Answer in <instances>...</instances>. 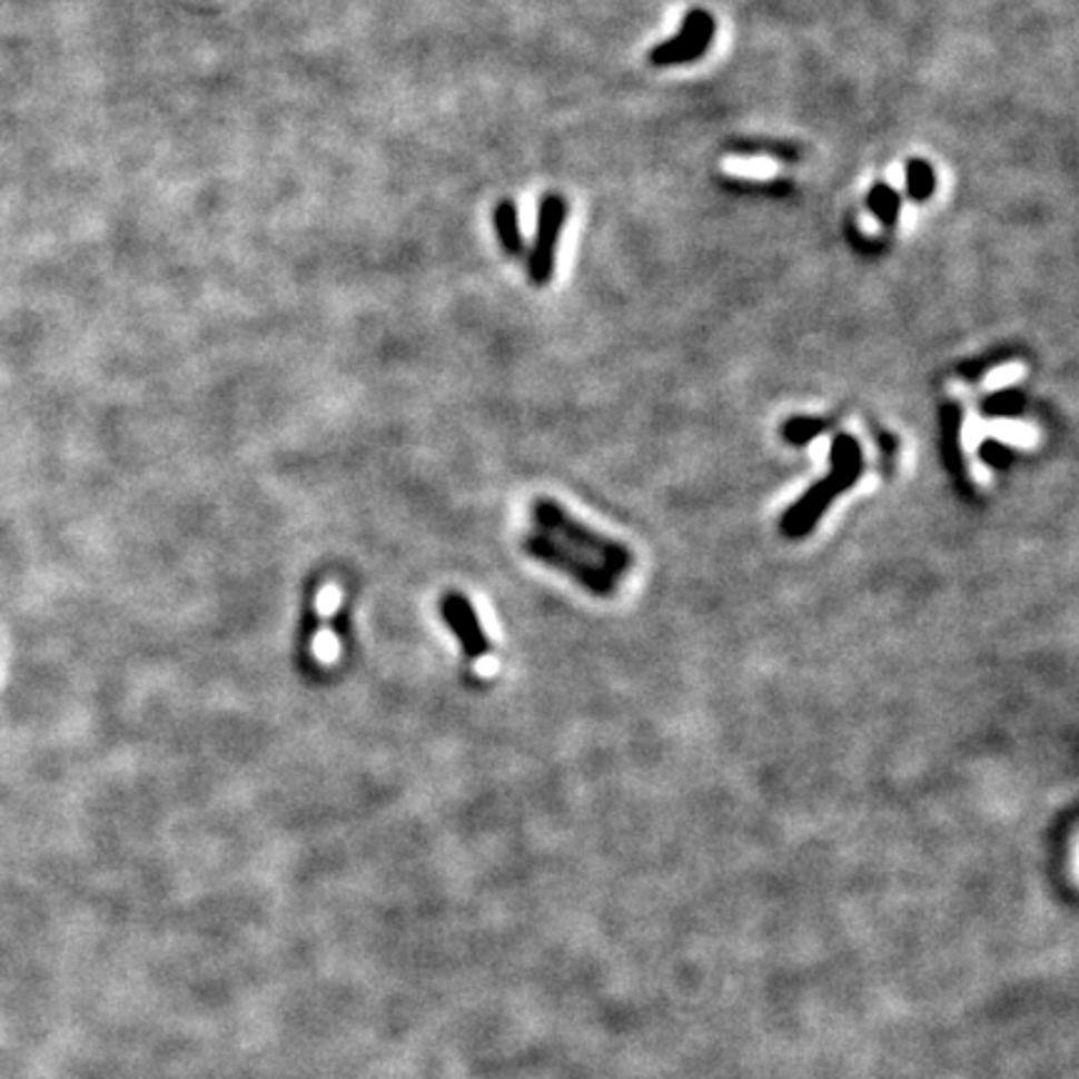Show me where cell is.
I'll return each mask as SVG.
<instances>
[{
	"label": "cell",
	"instance_id": "6da1fadb",
	"mask_svg": "<svg viewBox=\"0 0 1079 1079\" xmlns=\"http://www.w3.org/2000/svg\"><path fill=\"white\" fill-rule=\"evenodd\" d=\"M523 550L595 597H613L635 567V553L625 543L577 521L547 495L535 497L531 505V531L523 537Z\"/></svg>",
	"mask_w": 1079,
	"mask_h": 1079
},
{
	"label": "cell",
	"instance_id": "7a4b0ae2",
	"mask_svg": "<svg viewBox=\"0 0 1079 1079\" xmlns=\"http://www.w3.org/2000/svg\"><path fill=\"white\" fill-rule=\"evenodd\" d=\"M864 473L862 445L850 433H838L830 445V473L808 487L795 505H790L780 521V533L790 540L808 537L822 515L830 511L834 497L844 495L860 483Z\"/></svg>",
	"mask_w": 1079,
	"mask_h": 1079
},
{
	"label": "cell",
	"instance_id": "3957f363",
	"mask_svg": "<svg viewBox=\"0 0 1079 1079\" xmlns=\"http://www.w3.org/2000/svg\"><path fill=\"white\" fill-rule=\"evenodd\" d=\"M567 200L560 192H547L540 200L535 240L527 256V278L535 288H545L555 273V253L567 220Z\"/></svg>",
	"mask_w": 1079,
	"mask_h": 1079
},
{
	"label": "cell",
	"instance_id": "277c9868",
	"mask_svg": "<svg viewBox=\"0 0 1079 1079\" xmlns=\"http://www.w3.org/2000/svg\"><path fill=\"white\" fill-rule=\"evenodd\" d=\"M712 38H715V18L707 10H690L677 33L650 50V63L660 68L692 63L707 53Z\"/></svg>",
	"mask_w": 1079,
	"mask_h": 1079
},
{
	"label": "cell",
	"instance_id": "5b68a950",
	"mask_svg": "<svg viewBox=\"0 0 1079 1079\" xmlns=\"http://www.w3.org/2000/svg\"><path fill=\"white\" fill-rule=\"evenodd\" d=\"M437 613L467 660H481L491 653V637L485 633L481 615L463 593H445L437 603Z\"/></svg>",
	"mask_w": 1079,
	"mask_h": 1079
},
{
	"label": "cell",
	"instance_id": "8992f818",
	"mask_svg": "<svg viewBox=\"0 0 1079 1079\" xmlns=\"http://www.w3.org/2000/svg\"><path fill=\"white\" fill-rule=\"evenodd\" d=\"M940 437H942V457L947 471H950L957 481L967 483L970 475H967V463L962 453V407L954 403H944L940 407Z\"/></svg>",
	"mask_w": 1079,
	"mask_h": 1079
},
{
	"label": "cell",
	"instance_id": "52a82bcc",
	"mask_svg": "<svg viewBox=\"0 0 1079 1079\" xmlns=\"http://www.w3.org/2000/svg\"><path fill=\"white\" fill-rule=\"evenodd\" d=\"M493 228H495L497 242H501V248L507 253V256L521 258L525 253V238L521 228V212H517V206L511 198H505L495 206Z\"/></svg>",
	"mask_w": 1079,
	"mask_h": 1079
},
{
	"label": "cell",
	"instance_id": "ba28073f",
	"mask_svg": "<svg viewBox=\"0 0 1079 1079\" xmlns=\"http://www.w3.org/2000/svg\"><path fill=\"white\" fill-rule=\"evenodd\" d=\"M904 188H908V196L914 202L932 198L934 188H938V178H934V170L928 160L910 158L908 168H904Z\"/></svg>",
	"mask_w": 1079,
	"mask_h": 1079
},
{
	"label": "cell",
	"instance_id": "9c48e42d",
	"mask_svg": "<svg viewBox=\"0 0 1079 1079\" xmlns=\"http://www.w3.org/2000/svg\"><path fill=\"white\" fill-rule=\"evenodd\" d=\"M868 206L872 210V216L878 218L882 226L890 228L900 218L902 200H900V192L894 190L892 186H888V182H878V186H872V190H870Z\"/></svg>",
	"mask_w": 1079,
	"mask_h": 1079
},
{
	"label": "cell",
	"instance_id": "30bf717a",
	"mask_svg": "<svg viewBox=\"0 0 1079 1079\" xmlns=\"http://www.w3.org/2000/svg\"><path fill=\"white\" fill-rule=\"evenodd\" d=\"M1024 403L1027 400H1024L1022 390L1007 388V390L987 395L984 403H982V410L987 415H994V417H1014V415H1020L1024 410Z\"/></svg>",
	"mask_w": 1079,
	"mask_h": 1079
},
{
	"label": "cell",
	"instance_id": "8fae6325",
	"mask_svg": "<svg viewBox=\"0 0 1079 1079\" xmlns=\"http://www.w3.org/2000/svg\"><path fill=\"white\" fill-rule=\"evenodd\" d=\"M824 430H828V423L820 420V417H790V420L782 425V437H785L790 445H808Z\"/></svg>",
	"mask_w": 1079,
	"mask_h": 1079
},
{
	"label": "cell",
	"instance_id": "7c38bea8",
	"mask_svg": "<svg viewBox=\"0 0 1079 1079\" xmlns=\"http://www.w3.org/2000/svg\"><path fill=\"white\" fill-rule=\"evenodd\" d=\"M980 461L984 465H990L992 471H1007L1014 463V451L1010 445H1004L1000 440H994V437H990V440H984L980 445Z\"/></svg>",
	"mask_w": 1079,
	"mask_h": 1079
},
{
	"label": "cell",
	"instance_id": "4fadbf2b",
	"mask_svg": "<svg viewBox=\"0 0 1079 1079\" xmlns=\"http://www.w3.org/2000/svg\"><path fill=\"white\" fill-rule=\"evenodd\" d=\"M732 168L738 172H770V168L762 166V162H735Z\"/></svg>",
	"mask_w": 1079,
	"mask_h": 1079
}]
</instances>
